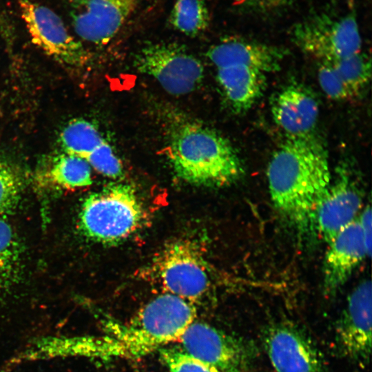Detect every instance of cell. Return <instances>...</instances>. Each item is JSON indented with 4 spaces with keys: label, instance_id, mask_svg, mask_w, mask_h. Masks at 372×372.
Masks as SVG:
<instances>
[{
    "label": "cell",
    "instance_id": "cell-1",
    "mask_svg": "<svg viewBox=\"0 0 372 372\" xmlns=\"http://www.w3.org/2000/svg\"><path fill=\"white\" fill-rule=\"evenodd\" d=\"M271 202L300 232L315 230L317 209L331 182L327 151L312 133L287 136L267 167Z\"/></svg>",
    "mask_w": 372,
    "mask_h": 372
},
{
    "label": "cell",
    "instance_id": "cell-2",
    "mask_svg": "<svg viewBox=\"0 0 372 372\" xmlns=\"http://www.w3.org/2000/svg\"><path fill=\"white\" fill-rule=\"evenodd\" d=\"M167 157L184 181L205 187H224L238 180L244 166L224 136L194 120H173L167 132Z\"/></svg>",
    "mask_w": 372,
    "mask_h": 372
},
{
    "label": "cell",
    "instance_id": "cell-3",
    "mask_svg": "<svg viewBox=\"0 0 372 372\" xmlns=\"http://www.w3.org/2000/svg\"><path fill=\"white\" fill-rule=\"evenodd\" d=\"M196 316L193 302L164 292L143 306L129 323L107 319L102 324L107 334L121 342L133 358H138L178 341Z\"/></svg>",
    "mask_w": 372,
    "mask_h": 372
},
{
    "label": "cell",
    "instance_id": "cell-4",
    "mask_svg": "<svg viewBox=\"0 0 372 372\" xmlns=\"http://www.w3.org/2000/svg\"><path fill=\"white\" fill-rule=\"evenodd\" d=\"M145 218V208L134 188L113 183L85 198L80 210L79 225L92 240L113 245L134 234Z\"/></svg>",
    "mask_w": 372,
    "mask_h": 372
},
{
    "label": "cell",
    "instance_id": "cell-5",
    "mask_svg": "<svg viewBox=\"0 0 372 372\" xmlns=\"http://www.w3.org/2000/svg\"><path fill=\"white\" fill-rule=\"evenodd\" d=\"M291 37L306 54L332 63L361 50L362 38L353 11L320 12L296 23Z\"/></svg>",
    "mask_w": 372,
    "mask_h": 372
},
{
    "label": "cell",
    "instance_id": "cell-6",
    "mask_svg": "<svg viewBox=\"0 0 372 372\" xmlns=\"http://www.w3.org/2000/svg\"><path fill=\"white\" fill-rule=\"evenodd\" d=\"M153 273L165 293L195 302L211 285L207 263L196 244L188 239L168 243L153 265Z\"/></svg>",
    "mask_w": 372,
    "mask_h": 372
},
{
    "label": "cell",
    "instance_id": "cell-7",
    "mask_svg": "<svg viewBox=\"0 0 372 372\" xmlns=\"http://www.w3.org/2000/svg\"><path fill=\"white\" fill-rule=\"evenodd\" d=\"M134 63L140 72L153 77L173 95L193 92L204 76L201 61L175 43L147 45L136 54Z\"/></svg>",
    "mask_w": 372,
    "mask_h": 372
},
{
    "label": "cell",
    "instance_id": "cell-8",
    "mask_svg": "<svg viewBox=\"0 0 372 372\" xmlns=\"http://www.w3.org/2000/svg\"><path fill=\"white\" fill-rule=\"evenodd\" d=\"M32 42L61 63L79 66L87 60L82 45L71 35L61 18L34 0H17Z\"/></svg>",
    "mask_w": 372,
    "mask_h": 372
},
{
    "label": "cell",
    "instance_id": "cell-9",
    "mask_svg": "<svg viewBox=\"0 0 372 372\" xmlns=\"http://www.w3.org/2000/svg\"><path fill=\"white\" fill-rule=\"evenodd\" d=\"M364 192L361 178L349 163L343 162L335 172L316 214L315 230L327 243L357 218Z\"/></svg>",
    "mask_w": 372,
    "mask_h": 372
},
{
    "label": "cell",
    "instance_id": "cell-10",
    "mask_svg": "<svg viewBox=\"0 0 372 372\" xmlns=\"http://www.w3.org/2000/svg\"><path fill=\"white\" fill-rule=\"evenodd\" d=\"M178 341L186 353L223 372H242L251 361L243 341L202 322L194 320Z\"/></svg>",
    "mask_w": 372,
    "mask_h": 372
},
{
    "label": "cell",
    "instance_id": "cell-11",
    "mask_svg": "<svg viewBox=\"0 0 372 372\" xmlns=\"http://www.w3.org/2000/svg\"><path fill=\"white\" fill-rule=\"evenodd\" d=\"M63 1L76 34L95 45L110 42L138 4V0Z\"/></svg>",
    "mask_w": 372,
    "mask_h": 372
},
{
    "label": "cell",
    "instance_id": "cell-12",
    "mask_svg": "<svg viewBox=\"0 0 372 372\" xmlns=\"http://www.w3.org/2000/svg\"><path fill=\"white\" fill-rule=\"evenodd\" d=\"M340 353L360 364L369 361L371 350V283L361 282L349 295L335 327Z\"/></svg>",
    "mask_w": 372,
    "mask_h": 372
},
{
    "label": "cell",
    "instance_id": "cell-13",
    "mask_svg": "<svg viewBox=\"0 0 372 372\" xmlns=\"http://www.w3.org/2000/svg\"><path fill=\"white\" fill-rule=\"evenodd\" d=\"M263 344L276 372H324L322 356L300 329L289 323L269 326Z\"/></svg>",
    "mask_w": 372,
    "mask_h": 372
},
{
    "label": "cell",
    "instance_id": "cell-14",
    "mask_svg": "<svg viewBox=\"0 0 372 372\" xmlns=\"http://www.w3.org/2000/svg\"><path fill=\"white\" fill-rule=\"evenodd\" d=\"M125 347L113 336H46L37 339L14 360V362L80 357L110 360L127 358Z\"/></svg>",
    "mask_w": 372,
    "mask_h": 372
},
{
    "label": "cell",
    "instance_id": "cell-15",
    "mask_svg": "<svg viewBox=\"0 0 372 372\" xmlns=\"http://www.w3.org/2000/svg\"><path fill=\"white\" fill-rule=\"evenodd\" d=\"M328 245L322 264V288L325 295L332 296L346 284L364 258L371 255L366 247L358 216Z\"/></svg>",
    "mask_w": 372,
    "mask_h": 372
},
{
    "label": "cell",
    "instance_id": "cell-16",
    "mask_svg": "<svg viewBox=\"0 0 372 372\" xmlns=\"http://www.w3.org/2000/svg\"><path fill=\"white\" fill-rule=\"evenodd\" d=\"M59 142L64 153L84 159L100 174L114 178L123 174L119 158L92 123L81 118L70 121L61 132Z\"/></svg>",
    "mask_w": 372,
    "mask_h": 372
},
{
    "label": "cell",
    "instance_id": "cell-17",
    "mask_svg": "<svg viewBox=\"0 0 372 372\" xmlns=\"http://www.w3.org/2000/svg\"><path fill=\"white\" fill-rule=\"evenodd\" d=\"M271 112L274 123L287 136H300L313 132L319 115V105L308 90L291 84L273 96Z\"/></svg>",
    "mask_w": 372,
    "mask_h": 372
},
{
    "label": "cell",
    "instance_id": "cell-18",
    "mask_svg": "<svg viewBox=\"0 0 372 372\" xmlns=\"http://www.w3.org/2000/svg\"><path fill=\"white\" fill-rule=\"evenodd\" d=\"M286 52L284 49L272 45L229 37L211 46L207 56L214 67L241 65L267 74L280 69Z\"/></svg>",
    "mask_w": 372,
    "mask_h": 372
},
{
    "label": "cell",
    "instance_id": "cell-19",
    "mask_svg": "<svg viewBox=\"0 0 372 372\" xmlns=\"http://www.w3.org/2000/svg\"><path fill=\"white\" fill-rule=\"evenodd\" d=\"M215 68L223 94L236 112L248 110L262 96L266 86V74L236 64L223 65Z\"/></svg>",
    "mask_w": 372,
    "mask_h": 372
},
{
    "label": "cell",
    "instance_id": "cell-20",
    "mask_svg": "<svg viewBox=\"0 0 372 372\" xmlns=\"http://www.w3.org/2000/svg\"><path fill=\"white\" fill-rule=\"evenodd\" d=\"M52 185L64 189H76L92 184V167L84 159L63 153L56 156L47 174Z\"/></svg>",
    "mask_w": 372,
    "mask_h": 372
},
{
    "label": "cell",
    "instance_id": "cell-21",
    "mask_svg": "<svg viewBox=\"0 0 372 372\" xmlns=\"http://www.w3.org/2000/svg\"><path fill=\"white\" fill-rule=\"evenodd\" d=\"M21 265V249L11 225L0 218V299L15 283Z\"/></svg>",
    "mask_w": 372,
    "mask_h": 372
},
{
    "label": "cell",
    "instance_id": "cell-22",
    "mask_svg": "<svg viewBox=\"0 0 372 372\" xmlns=\"http://www.w3.org/2000/svg\"><path fill=\"white\" fill-rule=\"evenodd\" d=\"M209 21L204 0H176L169 17L175 30L189 37L204 31Z\"/></svg>",
    "mask_w": 372,
    "mask_h": 372
},
{
    "label": "cell",
    "instance_id": "cell-23",
    "mask_svg": "<svg viewBox=\"0 0 372 372\" xmlns=\"http://www.w3.org/2000/svg\"><path fill=\"white\" fill-rule=\"evenodd\" d=\"M331 63L357 96L371 79V60L361 51Z\"/></svg>",
    "mask_w": 372,
    "mask_h": 372
},
{
    "label": "cell",
    "instance_id": "cell-24",
    "mask_svg": "<svg viewBox=\"0 0 372 372\" xmlns=\"http://www.w3.org/2000/svg\"><path fill=\"white\" fill-rule=\"evenodd\" d=\"M22 180L8 163L0 160V218L9 215L19 205Z\"/></svg>",
    "mask_w": 372,
    "mask_h": 372
},
{
    "label": "cell",
    "instance_id": "cell-25",
    "mask_svg": "<svg viewBox=\"0 0 372 372\" xmlns=\"http://www.w3.org/2000/svg\"><path fill=\"white\" fill-rule=\"evenodd\" d=\"M159 350L161 360L169 372H223L193 358L181 349L163 348Z\"/></svg>",
    "mask_w": 372,
    "mask_h": 372
},
{
    "label": "cell",
    "instance_id": "cell-26",
    "mask_svg": "<svg viewBox=\"0 0 372 372\" xmlns=\"http://www.w3.org/2000/svg\"><path fill=\"white\" fill-rule=\"evenodd\" d=\"M320 63L318 79L320 87L327 96L335 101H346L357 96L331 63Z\"/></svg>",
    "mask_w": 372,
    "mask_h": 372
},
{
    "label": "cell",
    "instance_id": "cell-27",
    "mask_svg": "<svg viewBox=\"0 0 372 372\" xmlns=\"http://www.w3.org/2000/svg\"><path fill=\"white\" fill-rule=\"evenodd\" d=\"M358 220L362 228L366 247L369 254L371 251V210L370 205L364 208L358 215Z\"/></svg>",
    "mask_w": 372,
    "mask_h": 372
},
{
    "label": "cell",
    "instance_id": "cell-28",
    "mask_svg": "<svg viewBox=\"0 0 372 372\" xmlns=\"http://www.w3.org/2000/svg\"><path fill=\"white\" fill-rule=\"evenodd\" d=\"M290 0H245V5L256 11L269 12L287 5Z\"/></svg>",
    "mask_w": 372,
    "mask_h": 372
}]
</instances>
